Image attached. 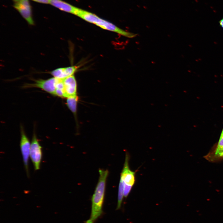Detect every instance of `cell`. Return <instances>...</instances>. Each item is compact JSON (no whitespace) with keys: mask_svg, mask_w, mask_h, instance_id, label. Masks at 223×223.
I'll list each match as a JSON object with an SVG mask.
<instances>
[{"mask_svg":"<svg viewBox=\"0 0 223 223\" xmlns=\"http://www.w3.org/2000/svg\"><path fill=\"white\" fill-rule=\"evenodd\" d=\"M37 2L44 3V4H49L50 3V0H32Z\"/></svg>","mask_w":223,"mask_h":223,"instance_id":"9a60e30c","label":"cell"},{"mask_svg":"<svg viewBox=\"0 0 223 223\" xmlns=\"http://www.w3.org/2000/svg\"><path fill=\"white\" fill-rule=\"evenodd\" d=\"M77 16L103 29L115 32L128 38H133L137 35L136 34L126 31L119 28L112 23L101 18L94 14L82 9L80 10Z\"/></svg>","mask_w":223,"mask_h":223,"instance_id":"7a4b0ae2","label":"cell"},{"mask_svg":"<svg viewBox=\"0 0 223 223\" xmlns=\"http://www.w3.org/2000/svg\"><path fill=\"white\" fill-rule=\"evenodd\" d=\"M99 177L94 193L91 198V211L90 218L85 223H94L102 215L104 201L106 185L109 171L107 169H99Z\"/></svg>","mask_w":223,"mask_h":223,"instance_id":"6da1fadb","label":"cell"},{"mask_svg":"<svg viewBox=\"0 0 223 223\" xmlns=\"http://www.w3.org/2000/svg\"><path fill=\"white\" fill-rule=\"evenodd\" d=\"M20 129V149L25 170L28 177H29L28 164L31 144L22 126H21Z\"/></svg>","mask_w":223,"mask_h":223,"instance_id":"8992f818","label":"cell"},{"mask_svg":"<svg viewBox=\"0 0 223 223\" xmlns=\"http://www.w3.org/2000/svg\"><path fill=\"white\" fill-rule=\"evenodd\" d=\"M59 79L53 77L47 79H34L33 83L25 85L24 87L39 88L52 94L55 95Z\"/></svg>","mask_w":223,"mask_h":223,"instance_id":"277c9868","label":"cell"},{"mask_svg":"<svg viewBox=\"0 0 223 223\" xmlns=\"http://www.w3.org/2000/svg\"><path fill=\"white\" fill-rule=\"evenodd\" d=\"M78 67L77 66H74L59 68L50 72L49 73L54 77L63 79L73 75Z\"/></svg>","mask_w":223,"mask_h":223,"instance_id":"9c48e42d","label":"cell"},{"mask_svg":"<svg viewBox=\"0 0 223 223\" xmlns=\"http://www.w3.org/2000/svg\"><path fill=\"white\" fill-rule=\"evenodd\" d=\"M129 155L126 152L124 166L120 174V179L124 186V196L127 198L130 193L135 181V172L132 171L129 165Z\"/></svg>","mask_w":223,"mask_h":223,"instance_id":"3957f363","label":"cell"},{"mask_svg":"<svg viewBox=\"0 0 223 223\" xmlns=\"http://www.w3.org/2000/svg\"><path fill=\"white\" fill-rule=\"evenodd\" d=\"M50 4L61 11L75 15L79 9L61 0H50Z\"/></svg>","mask_w":223,"mask_h":223,"instance_id":"8fae6325","label":"cell"},{"mask_svg":"<svg viewBox=\"0 0 223 223\" xmlns=\"http://www.w3.org/2000/svg\"><path fill=\"white\" fill-rule=\"evenodd\" d=\"M13 7L30 25H34L31 6L28 0H21L16 2Z\"/></svg>","mask_w":223,"mask_h":223,"instance_id":"52a82bcc","label":"cell"},{"mask_svg":"<svg viewBox=\"0 0 223 223\" xmlns=\"http://www.w3.org/2000/svg\"><path fill=\"white\" fill-rule=\"evenodd\" d=\"M13 0L15 2H18L20 1L21 0Z\"/></svg>","mask_w":223,"mask_h":223,"instance_id":"ac0fdd59","label":"cell"},{"mask_svg":"<svg viewBox=\"0 0 223 223\" xmlns=\"http://www.w3.org/2000/svg\"><path fill=\"white\" fill-rule=\"evenodd\" d=\"M223 136V128L222 130L221 133V135H220V138L222 137Z\"/></svg>","mask_w":223,"mask_h":223,"instance_id":"e0dca14e","label":"cell"},{"mask_svg":"<svg viewBox=\"0 0 223 223\" xmlns=\"http://www.w3.org/2000/svg\"><path fill=\"white\" fill-rule=\"evenodd\" d=\"M219 23L220 27L223 30V18L219 21Z\"/></svg>","mask_w":223,"mask_h":223,"instance_id":"2e32d148","label":"cell"},{"mask_svg":"<svg viewBox=\"0 0 223 223\" xmlns=\"http://www.w3.org/2000/svg\"><path fill=\"white\" fill-rule=\"evenodd\" d=\"M124 186L123 182L120 179L118 187L117 203L116 208L117 210L121 208L124 196Z\"/></svg>","mask_w":223,"mask_h":223,"instance_id":"4fadbf2b","label":"cell"},{"mask_svg":"<svg viewBox=\"0 0 223 223\" xmlns=\"http://www.w3.org/2000/svg\"><path fill=\"white\" fill-rule=\"evenodd\" d=\"M64 84V97L68 98L77 95V84L74 75L63 79Z\"/></svg>","mask_w":223,"mask_h":223,"instance_id":"ba28073f","label":"cell"},{"mask_svg":"<svg viewBox=\"0 0 223 223\" xmlns=\"http://www.w3.org/2000/svg\"><path fill=\"white\" fill-rule=\"evenodd\" d=\"M64 88L63 79H59L57 83L55 95L64 97Z\"/></svg>","mask_w":223,"mask_h":223,"instance_id":"5bb4252c","label":"cell"},{"mask_svg":"<svg viewBox=\"0 0 223 223\" xmlns=\"http://www.w3.org/2000/svg\"><path fill=\"white\" fill-rule=\"evenodd\" d=\"M30 156L34 169H39L42 158V147L35 133L33 134L31 143Z\"/></svg>","mask_w":223,"mask_h":223,"instance_id":"5b68a950","label":"cell"},{"mask_svg":"<svg viewBox=\"0 0 223 223\" xmlns=\"http://www.w3.org/2000/svg\"><path fill=\"white\" fill-rule=\"evenodd\" d=\"M78 100V98L77 95L68 97L67 100V106L74 114H75L76 112Z\"/></svg>","mask_w":223,"mask_h":223,"instance_id":"7c38bea8","label":"cell"},{"mask_svg":"<svg viewBox=\"0 0 223 223\" xmlns=\"http://www.w3.org/2000/svg\"><path fill=\"white\" fill-rule=\"evenodd\" d=\"M205 157L210 162H214L223 159V136L219 138L215 149L209 152Z\"/></svg>","mask_w":223,"mask_h":223,"instance_id":"30bf717a","label":"cell"}]
</instances>
